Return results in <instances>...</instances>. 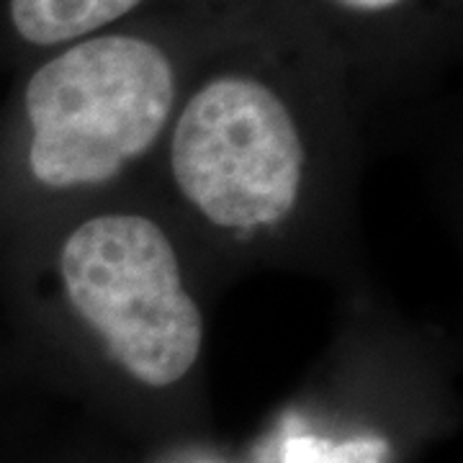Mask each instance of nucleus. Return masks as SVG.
<instances>
[{"label":"nucleus","mask_w":463,"mask_h":463,"mask_svg":"<svg viewBox=\"0 0 463 463\" xmlns=\"http://www.w3.org/2000/svg\"><path fill=\"white\" fill-rule=\"evenodd\" d=\"M173 100V67L152 42L99 36L70 47L26 88L33 178L47 188L111 181L157 142Z\"/></svg>","instance_id":"obj_1"},{"label":"nucleus","mask_w":463,"mask_h":463,"mask_svg":"<svg viewBox=\"0 0 463 463\" xmlns=\"http://www.w3.org/2000/svg\"><path fill=\"white\" fill-rule=\"evenodd\" d=\"M60 270L70 304L132 379L160 389L199 361L203 319L155 222L137 214L88 219L62 245Z\"/></svg>","instance_id":"obj_2"},{"label":"nucleus","mask_w":463,"mask_h":463,"mask_svg":"<svg viewBox=\"0 0 463 463\" xmlns=\"http://www.w3.org/2000/svg\"><path fill=\"white\" fill-rule=\"evenodd\" d=\"M183 196L224 230L291 214L304 175L297 124L268 85L216 78L188 100L170 147Z\"/></svg>","instance_id":"obj_3"},{"label":"nucleus","mask_w":463,"mask_h":463,"mask_svg":"<svg viewBox=\"0 0 463 463\" xmlns=\"http://www.w3.org/2000/svg\"><path fill=\"white\" fill-rule=\"evenodd\" d=\"M142 0H11L16 32L32 44H60L96 32Z\"/></svg>","instance_id":"obj_4"},{"label":"nucleus","mask_w":463,"mask_h":463,"mask_svg":"<svg viewBox=\"0 0 463 463\" xmlns=\"http://www.w3.org/2000/svg\"><path fill=\"white\" fill-rule=\"evenodd\" d=\"M389 446L379 438H361L350 443H330L319 438H288L283 463H386Z\"/></svg>","instance_id":"obj_5"},{"label":"nucleus","mask_w":463,"mask_h":463,"mask_svg":"<svg viewBox=\"0 0 463 463\" xmlns=\"http://www.w3.org/2000/svg\"><path fill=\"white\" fill-rule=\"evenodd\" d=\"M340 5L353 8V11H383V8H392L402 0H337Z\"/></svg>","instance_id":"obj_6"}]
</instances>
